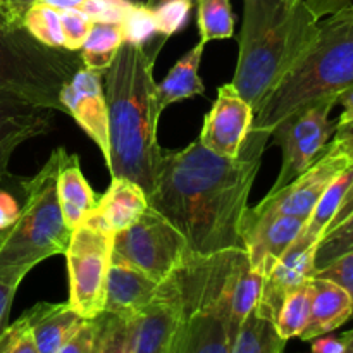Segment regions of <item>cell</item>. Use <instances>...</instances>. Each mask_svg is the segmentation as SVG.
I'll list each match as a JSON object with an SVG mask.
<instances>
[{
    "label": "cell",
    "mask_w": 353,
    "mask_h": 353,
    "mask_svg": "<svg viewBox=\"0 0 353 353\" xmlns=\"http://www.w3.org/2000/svg\"><path fill=\"white\" fill-rule=\"evenodd\" d=\"M271 131L250 130L236 157H221L192 141L183 150H162L148 205L188 241L193 257L243 248L248 195L261 169Z\"/></svg>",
    "instance_id": "6da1fadb"
},
{
    "label": "cell",
    "mask_w": 353,
    "mask_h": 353,
    "mask_svg": "<svg viewBox=\"0 0 353 353\" xmlns=\"http://www.w3.org/2000/svg\"><path fill=\"white\" fill-rule=\"evenodd\" d=\"M168 37L157 33L145 43L124 41L103 72V93L109 116V168L112 179L137 183L152 195L162 148L157 124L162 110L157 102L154 65Z\"/></svg>",
    "instance_id": "7a4b0ae2"
},
{
    "label": "cell",
    "mask_w": 353,
    "mask_h": 353,
    "mask_svg": "<svg viewBox=\"0 0 353 353\" xmlns=\"http://www.w3.org/2000/svg\"><path fill=\"white\" fill-rule=\"evenodd\" d=\"M319 21L305 0H245L231 85L254 112L305 55Z\"/></svg>",
    "instance_id": "3957f363"
},
{
    "label": "cell",
    "mask_w": 353,
    "mask_h": 353,
    "mask_svg": "<svg viewBox=\"0 0 353 353\" xmlns=\"http://www.w3.org/2000/svg\"><path fill=\"white\" fill-rule=\"evenodd\" d=\"M353 86V3L319 21L316 40L254 112L250 130L271 131L295 110Z\"/></svg>",
    "instance_id": "277c9868"
},
{
    "label": "cell",
    "mask_w": 353,
    "mask_h": 353,
    "mask_svg": "<svg viewBox=\"0 0 353 353\" xmlns=\"http://www.w3.org/2000/svg\"><path fill=\"white\" fill-rule=\"evenodd\" d=\"M61 148L31 179L21 181L23 203L16 223L0 245V278L21 283L52 255L65 254L72 231L62 216L57 193Z\"/></svg>",
    "instance_id": "5b68a950"
},
{
    "label": "cell",
    "mask_w": 353,
    "mask_h": 353,
    "mask_svg": "<svg viewBox=\"0 0 353 353\" xmlns=\"http://www.w3.org/2000/svg\"><path fill=\"white\" fill-rule=\"evenodd\" d=\"M81 68L79 52L47 47L0 16V93L28 97L62 112L61 90Z\"/></svg>",
    "instance_id": "8992f818"
},
{
    "label": "cell",
    "mask_w": 353,
    "mask_h": 353,
    "mask_svg": "<svg viewBox=\"0 0 353 353\" xmlns=\"http://www.w3.org/2000/svg\"><path fill=\"white\" fill-rule=\"evenodd\" d=\"M112 257L140 269L154 281L164 283L193 255L186 238L148 205L137 223L114 233Z\"/></svg>",
    "instance_id": "52a82bcc"
},
{
    "label": "cell",
    "mask_w": 353,
    "mask_h": 353,
    "mask_svg": "<svg viewBox=\"0 0 353 353\" xmlns=\"http://www.w3.org/2000/svg\"><path fill=\"white\" fill-rule=\"evenodd\" d=\"M112 241V231L92 221H85L71 234L64 254L69 272L68 303L83 319H95L103 312Z\"/></svg>",
    "instance_id": "ba28073f"
},
{
    "label": "cell",
    "mask_w": 353,
    "mask_h": 353,
    "mask_svg": "<svg viewBox=\"0 0 353 353\" xmlns=\"http://www.w3.org/2000/svg\"><path fill=\"white\" fill-rule=\"evenodd\" d=\"M336 103V95L324 97L295 110L272 128L271 138L281 148L283 159L281 171L269 190V195L290 185L323 155L336 128L330 121L331 110Z\"/></svg>",
    "instance_id": "9c48e42d"
},
{
    "label": "cell",
    "mask_w": 353,
    "mask_h": 353,
    "mask_svg": "<svg viewBox=\"0 0 353 353\" xmlns=\"http://www.w3.org/2000/svg\"><path fill=\"white\" fill-rule=\"evenodd\" d=\"M353 162L330 148L323 152L319 159L305 172L293 179L290 185L279 192L265 195L259 205L248 209L252 214H268V216H295L309 219L314 207L319 202L327 186L338 174Z\"/></svg>",
    "instance_id": "30bf717a"
},
{
    "label": "cell",
    "mask_w": 353,
    "mask_h": 353,
    "mask_svg": "<svg viewBox=\"0 0 353 353\" xmlns=\"http://www.w3.org/2000/svg\"><path fill=\"white\" fill-rule=\"evenodd\" d=\"M62 112L74 117L78 126L88 134L109 162V116L103 93V72L83 65L59 95Z\"/></svg>",
    "instance_id": "8fae6325"
},
{
    "label": "cell",
    "mask_w": 353,
    "mask_h": 353,
    "mask_svg": "<svg viewBox=\"0 0 353 353\" xmlns=\"http://www.w3.org/2000/svg\"><path fill=\"white\" fill-rule=\"evenodd\" d=\"M254 109L245 102L231 83L221 86L216 102L205 116L200 143L221 157H236L252 128Z\"/></svg>",
    "instance_id": "7c38bea8"
},
{
    "label": "cell",
    "mask_w": 353,
    "mask_h": 353,
    "mask_svg": "<svg viewBox=\"0 0 353 353\" xmlns=\"http://www.w3.org/2000/svg\"><path fill=\"white\" fill-rule=\"evenodd\" d=\"M303 224L305 219L302 217L252 214L247 209L241 236L252 268L268 276L272 265L296 240Z\"/></svg>",
    "instance_id": "4fadbf2b"
},
{
    "label": "cell",
    "mask_w": 353,
    "mask_h": 353,
    "mask_svg": "<svg viewBox=\"0 0 353 353\" xmlns=\"http://www.w3.org/2000/svg\"><path fill=\"white\" fill-rule=\"evenodd\" d=\"M55 110L16 93H0V183L9 179L10 155L24 141L50 130Z\"/></svg>",
    "instance_id": "5bb4252c"
},
{
    "label": "cell",
    "mask_w": 353,
    "mask_h": 353,
    "mask_svg": "<svg viewBox=\"0 0 353 353\" xmlns=\"http://www.w3.org/2000/svg\"><path fill=\"white\" fill-rule=\"evenodd\" d=\"M181 317V303L168 278L159 299L137 317L134 353H176Z\"/></svg>",
    "instance_id": "9a60e30c"
},
{
    "label": "cell",
    "mask_w": 353,
    "mask_h": 353,
    "mask_svg": "<svg viewBox=\"0 0 353 353\" xmlns=\"http://www.w3.org/2000/svg\"><path fill=\"white\" fill-rule=\"evenodd\" d=\"M316 248L317 245L303 247L293 241L292 247L265 276L264 292L255 307L259 314L276 323L285 296L316 276Z\"/></svg>",
    "instance_id": "2e32d148"
},
{
    "label": "cell",
    "mask_w": 353,
    "mask_h": 353,
    "mask_svg": "<svg viewBox=\"0 0 353 353\" xmlns=\"http://www.w3.org/2000/svg\"><path fill=\"white\" fill-rule=\"evenodd\" d=\"M162 283L145 272L112 257L105 288L103 312L117 317H137L161 295Z\"/></svg>",
    "instance_id": "e0dca14e"
},
{
    "label": "cell",
    "mask_w": 353,
    "mask_h": 353,
    "mask_svg": "<svg viewBox=\"0 0 353 353\" xmlns=\"http://www.w3.org/2000/svg\"><path fill=\"white\" fill-rule=\"evenodd\" d=\"M57 193L62 216L71 231L81 226L99 203V196L95 195L83 174L79 157L68 154L64 148H61V161H59Z\"/></svg>",
    "instance_id": "ac0fdd59"
},
{
    "label": "cell",
    "mask_w": 353,
    "mask_h": 353,
    "mask_svg": "<svg viewBox=\"0 0 353 353\" xmlns=\"http://www.w3.org/2000/svg\"><path fill=\"white\" fill-rule=\"evenodd\" d=\"M147 209L148 199L143 190L130 179L117 178L110 181L109 190L100 196L95 210L86 221L117 233L137 223Z\"/></svg>",
    "instance_id": "d6986e66"
},
{
    "label": "cell",
    "mask_w": 353,
    "mask_h": 353,
    "mask_svg": "<svg viewBox=\"0 0 353 353\" xmlns=\"http://www.w3.org/2000/svg\"><path fill=\"white\" fill-rule=\"evenodd\" d=\"M23 317L30 324L38 353H57L86 321L68 302L37 303Z\"/></svg>",
    "instance_id": "ffe728a7"
},
{
    "label": "cell",
    "mask_w": 353,
    "mask_h": 353,
    "mask_svg": "<svg viewBox=\"0 0 353 353\" xmlns=\"http://www.w3.org/2000/svg\"><path fill=\"white\" fill-rule=\"evenodd\" d=\"M312 307L300 340L312 341L343 326L352 319V299L340 285L330 279L312 278Z\"/></svg>",
    "instance_id": "44dd1931"
},
{
    "label": "cell",
    "mask_w": 353,
    "mask_h": 353,
    "mask_svg": "<svg viewBox=\"0 0 353 353\" xmlns=\"http://www.w3.org/2000/svg\"><path fill=\"white\" fill-rule=\"evenodd\" d=\"M203 48H205V45L199 41L192 50L186 52L172 65V69L162 79V83H157V102L161 110H164L165 107L174 102H181V100L193 99V97L205 93V86L199 76Z\"/></svg>",
    "instance_id": "7402d4cb"
},
{
    "label": "cell",
    "mask_w": 353,
    "mask_h": 353,
    "mask_svg": "<svg viewBox=\"0 0 353 353\" xmlns=\"http://www.w3.org/2000/svg\"><path fill=\"white\" fill-rule=\"evenodd\" d=\"M352 179L353 164L348 165L347 169H343V171L334 178V181L327 186L326 192L323 193L319 202L314 207L309 219L303 224L300 234L296 236V243L303 245V247H312V245L319 243V240L324 236V233H326L327 226H330L331 221H333L334 214H336L338 207H340L341 200H343Z\"/></svg>",
    "instance_id": "603a6c76"
},
{
    "label": "cell",
    "mask_w": 353,
    "mask_h": 353,
    "mask_svg": "<svg viewBox=\"0 0 353 353\" xmlns=\"http://www.w3.org/2000/svg\"><path fill=\"white\" fill-rule=\"evenodd\" d=\"M286 340L279 334L274 321L252 310L241 324L230 353H283Z\"/></svg>",
    "instance_id": "cb8c5ba5"
},
{
    "label": "cell",
    "mask_w": 353,
    "mask_h": 353,
    "mask_svg": "<svg viewBox=\"0 0 353 353\" xmlns=\"http://www.w3.org/2000/svg\"><path fill=\"white\" fill-rule=\"evenodd\" d=\"M265 274L257 271L250 265L247 261L241 265L240 272L236 276V281L233 285V292H231V309H230V338L231 345H233L234 338H236L238 331H240L241 324L247 319L248 314L257 307L259 300H261L262 292H264Z\"/></svg>",
    "instance_id": "d4e9b609"
},
{
    "label": "cell",
    "mask_w": 353,
    "mask_h": 353,
    "mask_svg": "<svg viewBox=\"0 0 353 353\" xmlns=\"http://www.w3.org/2000/svg\"><path fill=\"white\" fill-rule=\"evenodd\" d=\"M123 43L124 31L121 24L92 23L88 37L79 50L83 65L92 71L105 72Z\"/></svg>",
    "instance_id": "484cf974"
},
{
    "label": "cell",
    "mask_w": 353,
    "mask_h": 353,
    "mask_svg": "<svg viewBox=\"0 0 353 353\" xmlns=\"http://www.w3.org/2000/svg\"><path fill=\"white\" fill-rule=\"evenodd\" d=\"M312 279L300 285L293 292L283 300L281 307H279L278 317H276V327H278L279 334L285 338L286 341L290 338L300 336L305 327L307 321L310 316V307H312Z\"/></svg>",
    "instance_id": "4316f807"
},
{
    "label": "cell",
    "mask_w": 353,
    "mask_h": 353,
    "mask_svg": "<svg viewBox=\"0 0 353 353\" xmlns=\"http://www.w3.org/2000/svg\"><path fill=\"white\" fill-rule=\"evenodd\" d=\"M196 23L203 45L233 37L234 19L230 0H196Z\"/></svg>",
    "instance_id": "83f0119b"
},
{
    "label": "cell",
    "mask_w": 353,
    "mask_h": 353,
    "mask_svg": "<svg viewBox=\"0 0 353 353\" xmlns=\"http://www.w3.org/2000/svg\"><path fill=\"white\" fill-rule=\"evenodd\" d=\"M23 26L28 33L47 47L64 48V38H62L61 28V12L54 7L37 2L26 12L23 19Z\"/></svg>",
    "instance_id": "f1b7e54d"
},
{
    "label": "cell",
    "mask_w": 353,
    "mask_h": 353,
    "mask_svg": "<svg viewBox=\"0 0 353 353\" xmlns=\"http://www.w3.org/2000/svg\"><path fill=\"white\" fill-rule=\"evenodd\" d=\"M137 317H117L103 312V336L100 353H134Z\"/></svg>",
    "instance_id": "f546056e"
},
{
    "label": "cell",
    "mask_w": 353,
    "mask_h": 353,
    "mask_svg": "<svg viewBox=\"0 0 353 353\" xmlns=\"http://www.w3.org/2000/svg\"><path fill=\"white\" fill-rule=\"evenodd\" d=\"M350 250H353V212L319 240L316 248V272Z\"/></svg>",
    "instance_id": "4dcf8cb0"
},
{
    "label": "cell",
    "mask_w": 353,
    "mask_h": 353,
    "mask_svg": "<svg viewBox=\"0 0 353 353\" xmlns=\"http://www.w3.org/2000/svg\"><path fill=\"white\" fill-rule=\"evenodd\" d=\"M193 3L190 0H165L161 6L154 7V19L157 33L171 37L188 23Z\"/></svg>",
    "instance_id": "1f68e13d"
},
{
    "label": "cell",
    "mask_w": 353,
    "mask_h": 353,
    "mask_svg": "<svg viewBox=\"0 0 353 353\" xmlns=\"http://www.w3.org/2000/svg\"><path fill=\"white\" fill-rule=\"evenodd\" d=\"M102 336L103 312L95 319H86L57 353H100Z\"/></svg>",
    "instance_id": "d6a6232c"
},
{
    "label": "cell",
    "mask_w": 353,
    "mask_h": 353,
    "mask_svg": "<svg viewBox=\"0 0 353 353\" xmlns=\"http://www.w3.org/2000/svg\"><path fill=\"white\" fill-rule=\"evenodd\" d=\"M124 31V41L131 43H145L157 34L154 10L147 3H134L133 10L121 23Z\"/></svg>",
    "instance_id": "836d02e7"
},
{
    "label": "cell",
    "mask_w": 353,
    "mask_h": 353,
    "mask_svg": "<svg viewBox=\"0 0 353 353\" xmlns=\"http://www.w3.org/2000/svg\"><path fill=\"white\" fill-rule=\"evenodd\" d=\"M131 0H86L79 10L90 17L92 23L121 24L133 10Z\"/></svg>",
    "instance_id": "e575fe53"
},
{
    "label": "cell",
    "mask_w": 353,
    "mask_h": 353,
    "mask_svg": "<svg viewBox=\"0 0 353 353\" xmlns=\"http://www.w3.org/2000/svg\"><path fill=\"white\" fill-rule=\"evenodd\" d=\"M61 28L62 38H64V48L71 52L81 50L88 31L92 28V21L83 10L71 9L61 12Z\"/></svg>",
    "instance_id": "d590c367"
},
{
    "label": "cell",
    "mask_w": 353,
    "mask_h": 353,
    "mask_svg": "<svg viewBox=\"0 0 353 353\" xmlns=\"http://www.w3.org/2000/svg\"><path fill=\"white\" fill-rule=\"evenodd\" d=\"M0 353H38L30 324L23 316L0 333Z\"/></svg>",
    "instance_id": "8d00e7d4"
},
{
    "label": "cell",
    "mask_w": 353,
    "mask_h": 353,
    "mask_svg": "<svg viewBox=\"0 0 353 353\" xmlns=\"http://www.w3.org/2000/svg\"><path fill=\"white\" fill-rule=\"evenodd\" d=\"M316 276L334 281L350 295L353 317V250L347 252V254L341 255V257H338L336 261L327 264L326 268L319 269V271L316 272Z\"/></svg>",
    "instance_id": "74e56055"
},
{
    "label": "cell",
    "mask_w": 353,
    "mask_h": 353,
    "mask_svg": "<svg viewBox=\"0 0 353 353\" xmlns=\"http://www.w3.org/2000/svg\"><path fill=\"white\" fill-rule=\"evenodd\" d=\"M327 148L353 162V121H348L345 124H336L334 138L331 143H327Z\"/></svg>",
    "instance_id": "f35d334b"
},
{
    "label": "cell",
    "mask_w": 353,
    "mask_h": 353,
    "mask_svg": "<svg viewBox=\"0 0 353 353\" xmlns=\"http://www.w3.org/2000/svg\"><path fill=\"white\" fill-rule=\"evenodd\" d=\"M40 0H0V16L12 26H23L28 10Z\"/></svg>",
    "instance_id": "ab89813d"
},
{
    "label": "cell",
    "mask_w": 353,
    "mask_h": 353,
    "mask_svg": "<svg viewBox=\"0 0 353 353\" xmlns=\"http://www.w3.org/2000/svg\"><path fill=\"white\" fill-rule=\"evenodd\" d=\"M3 183H0V230H9L17 221L21 212V205L10 192L2 188Z\"/></svg>",
    "instance_id": "60d3db41"
},
{
    "label": "cell",
    "mask_w": 353,
    "mask_h": 353,
    "mask_svg": "<svg viewBox=\"0 0 353 353\" xmlns=\"http://www.w3.org/2000/svg\"><path fill=\"white\" fill-rule=\"evenodd\" d=\"M21 283L10 281V279L0 278V333L7 327L10 307H12L14 296Z\"/></svg>",
    "instance_id": "b9f144b4"
},
{
    "label": "cell",
    "mask_w": 353,
    "mask_h": 353,
    "mask_svg": "<svg viewBox=\"0 0 353 353\" xmlns=\"http://www.w3.org/2000/svg\"><path fill=\"white\" fill-rule=\"evenodd\" d=\"M305 2L309 9L316 14L317 19H323V17L343 9L345 6L352 3V0H305Z\"/></svg>",
    "instance_id": "7bdbcfd3"
},
{
    "label": "cell",
    "mask_w": 353,
    "mask_h": 353,
    "mask_svg": "<svg viewBox=\"0 0 353 353\" xmlns=\"http://www.w3.org/2000/svg\"><path fill=\"white\" fill-rule=\"evenodd\" d=\"M352 212H353V179H352L350 186H348L347 193H345L343 200H341L340 207H338L336 214H334L333 221H331V224H330V226H327L326 233L330 230H333V228H336L340 223H343V221L347 219V217L350 216ZM326 233H324V234H326Z\"/></svg>",
    "instance_id": "ee69618b"
},
{
    "label": "cell",
    "mask_w": 353,
    "mask_h": 353,
    "mask_svg": "<svg viewBox=\"0 0 353 353\" xmlns=\"http://www.w3.org/2000/svg\"><path fill=\"white\" fill-rule=\"evenodd\" d=\"M312 341V353H341L345 347L341 336H319L314 338Z\"/></svg>",
    "instance_id": "f6af8a7d"
},
{
    "label": "cell",
    "mask_w": 353,
    "mask_h": 353,
    "mask_svg": "<svg viewBox=\"0 0 353 353\" xmlns=\"http://www.w3.org/2000/svg\"><path fill=\"white\" fill-rule=\"evenodd\" d=\"M338 103L343 107V112H341L336 124H345L348 123V121H353V86L345 90V92L338 97Z\"/></svg>",
    "instance_id": "bcb514c9"
},
{
    "label": "cell",
    "mask_w": 353,
    "mask_h": 353,
    "mask_svg": "<svg viewBox=\"0 0 353 353\" xmlns=\"http://www.w3.org/2000/svg\"><path fill=\"white\" fill-rule=\"evenodd\" d=\"M40 2L45 3V6L54 7L55 10H59V12H62V10L81 9L83 3H85L86 0H40Z\"/></svg>",
    "instance_id": "7dc6e473"
},
{
    "label": "cell",
    "mask_w": 353,
    "mask_h": 353,
    "mask_svg": "<svg viewBox=\"0 0 353 353\" xmlns=\"http://www.w3.org/2000/svg\"><path fill=\"white\" fill-rule=\"evenodd\" d=\"M341 338H343L345 343L343 352L341 353H353V331H348V333H345Z\"/></svg>",
    "instance_id": "c3c4849f"
},
{
    "label": "cell",
    "mask_w": 353,
    "mask_h": 353,
    "mask_svg": "<svg viewBox=\"0 0 353 353\" xmlns=\"http://www.w3.org/2000/svg\"><path fill=\"white\" fill-rule=\"evenodd\" d=\"M162 2H165V0H148V2H147V6L150 7V9H154V7L161 6ZM190 2H192L193 6H195V3H196V0H190Z\"/></svg>",
    "instance_id": "681fc988"
},
{
    "label": "cell",
    "mask_w": 353,
    "mask_h": 353,
    "mask_svg": "<svg viewBox=\"0 0 353 353\" xmlns=\"http://www.w3.org/2000/svg\"><path fill=\"white\" fill-rule=\"evenodd\" d=\"M10 230V228H9ZM9 230H0V245H2V241L6 240V236H7V233H9Z\"/></svg>",
    "instance_id": "f907efd6"
}]
</instances>
